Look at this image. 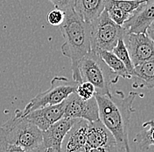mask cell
Segmentation results:
<instances>
[{
	"label": "cell",
	"mask_w": 154,
	"mask_h": 152,
	"mask_svg": "<svg viewBox=\"0 0 154 152\" xmlns=\"http://www.w3.org/2000/svg\"><path fill=\"white\" fill-rule=\"evenodd\" d=\"M137 95L135 92H130L125 96L121 91L103 95L95 94L99 120L112 134L118 148L125 152H131L129 127L131 117L135 112L132 105Z\"/></svg>",
	"instance_id": "1"
},
{
	"label": "cell",
	"mask_w": 154,
	"mask_h": 152,
	"mask_svg": "<svg viewBox=\"0 0 154 152\" xmlns=\"http://www.w3.org/2000/svg\"><path fill=\"white\" fill-rule=\"evenodd\" d=\"M65 11V19L60 26L64 39L60 49L64 57L71 60V70L73 80L78 84L82 83L78 70L81 60L91 51L90 24L85 22L75 11L74 8Z\"/></svg>",
	"instance_id": "2"
},
{
	"label": "cell",
	"mask_w": 154,
	"mask_h": 152,
	"mask_svg": "<svg viewBox=\"0 0 154 152\" xmlns=\"http://www.w3.org/2000/svg\"><path fill=\"white\" fill-rule=\"evenodd\" d=\"M78 70L82 82L93 85L96 94L111 93L110 86L118 79V76L109 70L100 56L92 50L81 60Z\"/></svg>",
	"instance_id": "3"
},
{
	"label": "cell",
	"mask_w": 154,
	"mask_h": 152,
	"mask_svg": "<svg viewBox=\"0 0 154 152\" xmlns=\"http://www.w3.org/2000/svg\"><path fill=\"white\" fill-rule=\"evenodd\" d=\"M0 140L21 147L26 151L42 143V131L24 117L14 114L0 127Z\"/></svg>",
	"instance_id": "4"
},
{
	"label": "cell",
	"mask_w": 154,
	"mask_h": 152,
	"mask_svg": "<svg viewBox=\"0 0 154 152\" xmlns=\"http://www.w3.org/2000/svg\"><path fill=\"white\" fill-rule=\"evenodd\" d=\"M126 34L125 29L115 24L104 10L90 23L91 50L97 54L100 51H112L117 41L125 38Z\"/></svg>",
	"instance_id": "5"
},
{
	"label": "cell",
	"mask_w": 154,
	"mask_h": 152,
	"mask_svg": "<svg viewBox=\"0 0 154 152\" xmlns=\"http://www.w3.org/2000/svg\"><path fill=\"white\" fill-rule=\"evenodd\" d=\"M78 83L70 80L66 76H54L49 89L35 96L23 110H16L14 114L18 116H24L30 112L38 108L54 105L62 103L71 93L75 92Z\"/></svg>",
	"instance_id": "6"
},
{
	"label": "cell",
	"mask_w": 154,
	"mask_h": 152,
	"mask_svg": "<svg viewBox=\"0 0 154 152\" xmlns=\"http://www.w3.org/2000/svg\"><path fill=\"white\" fill-rule=\"evenodd\" d=\"M63 117L82 119L88 122L98 120V105L95 96L90 99L83 100L75 92L71 93L64 100Z\"/></svg>",
	"instance_id": "7"
},
{
	"label": "cell",
	"mask_w": 154,
	"mask_h": 152,
	"mask_svg": "<svg viewBox=\"0 0 154 152\" xmlns=\"http://www.w3.org/2000/svg\"><path fill=\"white\" fill-rule=\"evenodd\" d=\"M124 40L134 66L154 60L153 39L147 34H128Z\"/></svg>",
	"instance_id": "8"
},
{
	"label": "cell",
	"mask_w": 154,
	"mask_h": 152,
	"mask_svg": "<svg viewBox=\"0 0 154 152\" xmlns=\"http://www.w3.org/2000/svg\"><path fill=\"white\" fill-rule=\"evenodd\" d=\"M154 0H148L132 12L123 26L128 34H146L153 26Z\"/></svg>",
	"instance_id": "9"
},
{
	"label": "cell",
	"mask_w": 154,
	"mask_h": 152,
	"mask_svg": "<svg viewBox=\"0 0 154 152\" xmlns=\"http://www.w3.org/2000/svg\"><path fill=\"white\" fill-rule=\"evenodd\" d=\"M77 120L78 119L62 117L47 130L42 131V143L45 147L57 152L61 151L62 142Z\"/></svg>",
	"instance_id": "10"
},
{
	"label": "cell",
	"mask_w": 154,
	"mask_h": 152,
	"mask_svg": "<svg viewBox=\"0 0 154 152\" xmlns=\"http://www.w3.org/2000/svg\"><path fill=\"white\" fill-rule=\"evenodd\" d=\"M63 114L64 101L60 104L49 105L33 110L22 117L34 124L41 131H45L53 124L61 119L63 117Z\"/></svg>",
	"instance_id": "11"
},
{
	"label": "cell",
	"mask_w": 154,
	"mask_h": 152,
	"mask_svg": "<svg viewBox=\"0 0 154 152\" xmlns=\"http://www.w3.org/2000/svg\"><path fill=\"white\" fill-rule=\"evenodd\" d=\"M86 145L88 148L117 146L112 134L99 119L88 122L87 129Z\"/></svg>",
	"instance_id": "12"
},
{
	"label": "cell",
	"mask_w": 154,
	"mask_h": 152,
	"mask_svg": "<svg viewBox=\"0 0 154 152\" xmlns=\"http://www.w3.org/2000/svg\"><path fill=\"white\" fill-rule=\"evenodd\" d=\"M88 126V121L78 119L76 122L73 125L71 129L67 132V135L65 136L61 144L60 152L68 151L86 145Z\"/></svg>",
	"instance_id": "13"
},
{
	"label": "cell",
	"mask_w": 154,
	"mask_h": 152,
	"mask_svg": "<svg viewBox=\"0 0 154 152\" xmlns=\"http://www.w3.org/2000/svg\"><path fill=\"white\" fill-rule=\"evenodd\" d=\"M107 0H75L74 10L80 18L91 23L104 11Z\"/></svg>",
	"instance_id": "14"
},
{
	"label": "cell",
	"mask_w": 154,
	"mask_h": 152,
	"mask_svg": "<svg viewBox=\"0 0 154 152\" xmlns=\"http://www.w3.org/2000/svg\"><path fill=\"white\" fill-rule=\"evenodd\" d=\"M131 78L135 80L133 86L152 89L154 86V60L135 65L131 76Z\"/></svg>",
	"instance_id": "15"
},
{
	"label": "cell",
	"mask_w": 154,
	"mask_h": 152,
	"mask_svg": "<svg viewBox=\"0 0 154 152\" xmlns=\"http://www.w3.org/2000/svg\"><path fill=\"white\" fill-rule=\"evenodd\" d=\"M98 55L116 76L118 77L121 76L125 79H131V76L127 72L124 63L116 57L112 51H100Z\"/></svg>",
	"instance_id": "16"
},
{
	"label": "cell",
	"mask_w": 154,
	"mask_h": 152,
	"mask_svg": "<svg viewBox=\"0 0 154 152\" xmlns=\"http://www.w3.org/2000/svg\"><path fill=\"white\" fill-rule=\"evenodd\" d=\"M153 120L143 124V129L137 134L134 139L135 143L141 150H148L153 147Z\"/></svg>",
	"instance_id": "17"
},
{
	"label": "cell",
	"mask_w": 154,
	"mask_h": 152,
	"mask_svg": "<svg viewBox=\"0 0 154 152\" xmlns=\"http://www.w3.org/2000/svg\"><path fill=\"white\" fill-rule=\"evenodd\" d=\"M112 53L124 63V65L127 70V72L129 73L130 76H131L134 65H133V63L131 62V57H130L129 51L126 48L124 39H120L117 41L116 45L112 49Z\"/></svg>",
	"instance_id": "18"
},
{
	"label": "cell",
	"mask_w": 154,
	"mask_h": 152,
	"mask_svg": "<svg viewBox=\"0 0 154 152\" xmlns=\"http://www.w3.org/2000/svg\"><path fill=\"white\" fill-rule=\"evenodd\" d=\"M146 1L148 0H107L105 6H115L128 13H132Z\"/></svg>",
	"instance_id": "19"
},
{
	"label": "cell",
	"mask_w": 154,
	"mask_h": 152,
	"mask_svg": "<svg viewBox=\"0 0 154 152\" xmlns=\"http://www.w3.org/2000/svg\"><path fill=\"white\" fill-rule=\"evenodd\" d=\"M108 12L109 17L110 19L120 27H123L124 24L131 18L132 13H128L126 11H124L119 8H116L115 6H110V5H106L105 9Z\"/></svg>",
	"instance_id": "20"
},
{
	"label": "cell",
	"mask_w": 154,
	"mask_h": 152,
	"mask_svg": "<svg viewBox=\"0 0 154 152\" xmlns=\"http://www.w3.org/2000/svg\"><path fill=\"white\" fill-rule=\"evenodd\" d=\"M75 92L83 100H88L95 96L96 89L93 85L88 82H82L77 85Z\"/></svg>",
	"instance_id": "21"
},
{
	"label": "cell",
	"mask_w": 154,
	"mask_h": 152,
	"mask_svg": "<svg viewBox=\"0 0 154 152\" xmlns=\"http://www.w3.org/2000/svg\"><path fill=\"white\" fill-rule=\"evenodd\" d=\"M65 19V11L62 10L55 8L48 12L47 19L48 22L54 27H60Z\"/></svg>",
	"instance_id": "22"
},
{
	"label": "cell",
	"mask_w": 154,
	"mask_h": 152,
	"mask_svg": "<svg viewBox=\"0 0 154 152\" xmlns=\"http://www.w3.org/2000/svg\"><path fill=\"white\" fill-rule=\"evenodd\" d=\"M48 1L51 2L55 6V8H59L62 11L73 8L75 3V0H48Z\"/></svg>",
	"instance_id": "23"
},
{
	"label": "cell",
	"mask_w": 154,
	"mask_h": 152,
	"mask_svg": "<svg viewBox=\"0 0 154 152\" xmlns=\"http://www.w3.org/2000/svg\"><path fill=\"white\" fill-rule=\"evenodd\" d=\"M0 152H26L21 147L0 140Z\"/></svg>",
	"instance_id": "24"
},
{
	"label": "cell",
	"mask_w": 154,
	"mask_h": 152,
	"mask_svg": "<svg viewBox=\"0 0 154 152\" xmlns=\"http://www.w3.org/2000/svg\"><path fill=\"white\" fill-rule=\"evenodd\" d=\"M123 150L118 148V146L102 147V148H89L88 152H122Z\"/></svg>",
	"instance_id": "25"
},
{
	"label": "cell",
	"mask_w": 154,
	"mask_h": 152,
	"mask_svg": "<svg viewBox=\"0 0 154 152\" xmlns=\"http://www.w3.org/2000/svg\"><path fill=\"white\" fill-rule=\"evenodd\" d=\"M26 152H48V149L45 147V145L43 143H41L29 150H26Z\"/></svg>",
	"instance_id": "26"
},
{
	"label": "cell",
	"mask_w": 154,
	"mask_h": 152,
	"mask_svg": "<svg viewBox=\"0 0 154 152\" xmlns=\"http://www.w3.org/2000/svg\"><path fill=\"white\" fill-rule=\"evenodd\" d=\"M88 149L89 148L87 145H84V146H82L80 148H77V149H75V150H68V151L66 152H88Z\"/></svg>",
	"instance_id": "27"
},
{
	"label": "cell",
	"mask_w": 154,
	"mask_h": 152,
	"mask_svg": "<svg viewBox=\"0 0 154 152\" xmlns=\"http://www.w3.org/2000/svg\"><path fill=\"white\" fill-rule=\"evenodd\" d=\"M48 152H57V151H55V150H52V149H48Z\"/></svg>",
	"instance_id": "28"
}]
</instances>
